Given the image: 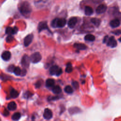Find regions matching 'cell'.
Here are the masks:
<instances>
[{
	"mask_svg": "<svg viewBox=\"0 0 121 121\" xmlns=\"http://www.w3.org/2000/svg\"><path fill=\"white\" fill-rule=\"evenodd\" d=\"M72 71V67L70 63H69L67 64L66 68L65 69V71L67 73H70Z\"/></svg>",
	"mask_w": 121,
	"mask_h": 121,
	"instance_id": "26",
	"label": "cell"
},
{
	"mask_svg": "<svg viewBox=\"0 0 121 121\" xmlns=\"http://www.w3.org/2000/svg\"><path fill=\"white\" fill-rule=\"evenodd\" d=\"M41 85V82L40 81H38L36 84H35V86L36 87H39Z\"/></svg>",
	"mask_w": 121,
	"mask_h": 121,
	"instance_id": "31",
	"label": "cell"
},
{
	"mask_svg": "<svg viewBox=\"0 0 121 121\" xmlns=\"http://www.w3.org/2000/svg\"><path fill=\"white\" fill-rule=\"evenodd\" d=\"M49 72L51 75H55L56 76H59L61 74L62 72V69L59 67L58 66L54 65L52 66L49 69Z\"/></svg>",
	"mask_w": 121,
	"mask_h": 121,
	"instance_id": "4",
	"label": "cell"
},
{
	"mask_svg": "<svg viewBox=\"0 0 121 121\" xmlns=\"http://www.w3.org/2000/svg\"><path fill=\"white\" fill-rule=\"evenodd\" d=\"M19 9L20 13L26 17H28L31 12V7L27 2H23L19 7Z\"/></svg>",
	"mask_w": 121,
	"mask_h": 121,
	"instance_id": "1",
	"label": "cell"
},
{
	"mask_svg": "<svg viewBox=\"0 0 121 121\" xmlns=\"http://www.w3.org/2000/svg\"><path fill=\"white\" fill-rule=\"evenodd\" d=\"M46 29H47L49 31L50 30L48 27L46 21H42L40 22L38 26V30L39 32H40L43 30H46Z\"/></svg>",
	"mask_w": 121,
	"mask_h": 121,
	"instance_id": "8",
	"label": "cell"
},
{
	"mask_svg": "<svg viewBox=\"0 0 121 121\" xmlns=\"http://www.w3.org/2000/svg\"><path fill=\"white\" fill-rule=\"evenodd\" d=\"M5 32L7 34L10 35H12V34H14L13 28H12L10 26H9V27L6 28V30H5Z\"/></svg>",
	"mask_w": 121,
	"mask_h": 121,
	"instance_id": "24",
	"label": "cell"
},
{
	"mask_svg": "<svg viewBox=\"0 0 121 121\" xmlns=\"http://www.w3.org/2000/svg\"><path fill=\"white\" fill-rule=\"evenodd\" d=\"M64 91L67 93V94H72L73 93V89L72 88V87L70 86H65V87L64 89Z\"/></svg>",
	"mask_w": 121,
	"mask_h": 121,
	"instance_id": "23",
	"label": "cell"
},
{
	"mask_svg": "<svg viewBox=\"0 0 121 121\" xmlns=\"http://www.w3.org/2000/svg\"><path fill=\"white\" fill-rule=\"evenodd\" d=\"M30 61H30V57H29L26 55H25L23 56L21 60V62L22 66L25 68L28 67Z\"/></svg>",
	"mask_w": 121,
	"mask_h": 121,
	"instance_id": "6",
	"label": "cell"
},
{
	"mask_svg": "<svg viewBox=\"0 0 121 121\" xmlns=\"http://www.w3.org/2000/svg\"><path fill=\"white\" fill-rule=\"evenodd\" d=\"M85 13L87 16H91L93 13L92 8L89 6H86L85 8Z\"/></svg>",
	"mask_w": 121,
	"mask_h": 121,
	"instance_id": "16",
	"label": "cell"
},
{
	"mask_svg": "<svg viewBox=\"0 0 121 121\" xmlns=\"http://www.w3.org/2000/svg\"><path fill=\"white\" fill-rule=\"evenodd\" d=\"M34 36L32 34L28 35L25 37L24 40V44L26 47L28 46L32 42Z\"/></svg>",
	"mask_w": 121,
	"mask_h": 121,
	"instance_id": "7",
	"label": "cell"
},
{
	"mask_svg": "<svg viewBox=\"0 0 121 121\" xmlns=\"http://www.w3.org/2000/svg\"><path fill=\"white\" fill-rule=\"evenodd\" d=\"M110 26L112 28L118 27L120 25V21L118 18H115L111 20L110 22Z\"/></svg>",
	"mask_w": 121,
	"mask_h": 121,
	"instance_id": "12",
	"label": "cell"
},
{
	"mask_svg": "<svg viewBox=\"0 0 121 121\" xmlns=\"http://www.w3.org/2000/svg\"><path fill=\"white\" fill-rule=\"evenodd\" d=\"M91 21L94 25L96 26H98L101 23V20L97 18H92L91 19Z\"/></svg>",
	"mask_w": 121,
	"mask_h": 121,
	"instance_id": "21",
	"label": "cell"
},
{
	"mask_svg": "<svg viewBox=\"0 0 121 121\" xmlns=\"http://www.w3.org/2000/svg\"><path fill=\"white\" fill-rule=\"evenodd\" d=\"M26 70L25 68H24L21 70V73L20 76H24L26 74Z\"/></svg>",
	"mask_w": 121,
	"mask_h": 121,
	"instance_id": "30",
	"label": "cell"
},
{
	"mask_svg": "<svg viewBox=\"0 0 121 121\" xmlns=\"http://www.w3.org/2000/svg\"><path fill=\"white\" fill-rule=\"evenodd\" d=\"M52 91L55 94H59L61 92V89L59 86L57 85L53 87L52 89Z\"/></svg>",
	"mask_w": 121,
	"mask_h": 121,
	"instance_id": "17",
	"label": "cell"
},
{
	"mask_svg": "<svg viewBox=\"0 0 121 121\" xmlns=\"http://www.w3.org/2000/svg\"><path fill=\"white\" fill-rule=\"evenodd\" d=\"M55 81L54 79L52 78L47 79L45 82V85L47 87H52L54 86Z\"/></svg>",
	"mask_w": 121,
	"mask_h": 121,
	"instance_id": "18",
	"label": "cell"
},
{
	"mask_svg": "<svg viewBox=\"0 0 121 121\" xmlns=\"http://www.w3.org/2000/svg\"><path fill=\"white\" fill-rule=\"evenodd\" d=\"M14 74L16 76H20L21 75V69H20L19 67H16L15 68V69L14 70Z\"/></svg>",
	"mask_w": 121,
	"mask_h": 121,
	"instance_id": "25",
	"label": "cell"
},
{
	"mask_svg": "<svg viewBox=\"0 0 121 121\" xmlns=\"http://www.w3.org/2000/svg\"><path fill=\"white\" fill-rule=\"evenodd\" d=\"M10 95L12 98H15L18 97L19 94H18V92L16 90L14 89V88H12L10 91Z\"/></svg>",
	"mask_w": 121,
	"mask_h": 121,
	"instance_id": "19",
	"label": "cell"
},
{
	"mask_svg": "<svg viewBox=\"0 0 121 121\" xmlns=\"http://www.w3.org/2000/svg\"><path fill=\"white\" fill-rule=\"evenodd\" d=\"M11 57V53L9 51H4L1 54V58L2 59L5 60L7 61L9 60Z\"/></svg>",
	"mask_w": 121,
	"mask_h": 121,
	"instance_id": "13",
	"label": "cell"
},
{
	"mask_svg": "<svg viewBox=\"0 0 121 121\" xmlns=\"http://www.w3.org/2000/svg\"><path fill=\"white\" fill-rule=\"evenodd\" d=\"M103 43H106L107 46L112 48L115 47L117 44V43L113 36H111L109 38L108 36H105L104 38Z\"/></svg>",
	"mask_w": 121,
	"mask_h": 121,
	"instance_id": "2",
	"label": "cell"
},
{
	"mask_svg": "<svg viewBox=\"0 0 121 121\" xmlns=\"http://www.w3.org/2000/svg\"><path fill=\"white\" fill-rule=\"evenodd\" d=\"M66 24V20L64 18H55L52 22V26L54 27H63Z\"/></svg>",
	"mask_w": 121,
	"mask_h": 121,
	"instance_id": "3",
	"label": "cell"
},
{
	"mask_svg": "<svg viewBox=\"0 0 121 121\" xmlns=\"http://www.w3.org/2000/svg\"><path fill=\"white\" fill-rule=\"evenodd\" d=\"M20 117H21V114L19 112H15L12 115L11 119L12 120H14V121H17L19 119H20Z\"/></svg>",
	"mask_w": 121,
	"mask_h": 121,
	"instance_id": "22",
	"label": "cell"
},
{
	"mask_svg": "<svg viewBox=\"0 0 121 121\" xmlns=\"http://www.w3.org/2000/svg\"><path fill=\"white\" fill-rule=\"evenodd\" d=\"M119 40L120 42H121V38H120L119 39Z\"/></svg>",
	"mask_w": 121,
	"mask_h": 121,
	"instance_id": "32",
	"label": "cell"
},
{
	"mask_svg": "<svg viewBox=\"0 0 121 121\" xmlns=\"http://www.w3.org/2000/svg\"><path fill=\"white\" fill-rule=\"evenodd\" d=\"M8 109L10 111H14L17 108V104L14 102H10L8 104Z\"/></svg>",
	"mask_w": 121,
	"mask_h": 121,
	"instance_id": "15",
	"label": "cell"
},
{
	"mask_svg": "<svg viewBox=\"0 0 121 121\" xmlns=\"http://www.w3.org/2000/svg\"><path fill=\"white\" fill-rule=\"evenodd\" d=\"M74 47L78 49V50H85L86 49L87 47L86 46L85 44H83V43H76L74 44Z\"/></svg>",
	"mask_w": 121,
	"mask_h": 121,
	"instance_id": "14",
	"label": "cell"
},
{
	"mask_svg": "<svg viewBox=\"0 0 121 121\" xmlns=\"http://www.w3.org/2000/svg\"><path fill=\"white\" fill-rule=\"evenodd\" d=\"M13 39H14L13 37L9 35V36H8L7 37V38L6 39V41L8 43H10V42H11L13 40Z\"/></svg>",
	"mask_w": 121,
	"mask_h": 121,
	"instance_id": "27",
	"label": "cell"
},
{
	"mask_svg": "<svg viewBox=\"0 0 121 121\" xmlns=\"http://www.w3.org/2000/svg\"><path fill=\"white\" fill-rule=\"evenodd\" d=\"M78 22V19L76 17H72L68 21V25L70 28H73L75 26Z\"/></svg>",
	"mask_w": 121,
	"mask_h": 121,
	"instance_id": "11",
	"label": "cell"
},
{
	"mask_svg": "<svg viewBox=\"0 0 121 121\" xmlns=\"http://www.w3.org/2000/svg\"><path fill=\"white\" fill-rule=\"evenodd\" d=\"M30 59L31 62L32 63H36L41 60L42 59V56L39 52H35L31 54L30 57Z\"/></svg>",
	"mask_w": 121,
	"mask_h": 121,
	"instance_id": "5",
	"label": "cell"
},
{
	"mask_svg": "<svg viewBox=\"0 0 121 121\" xmlns=\"http://www.w3.org/2000/svg\"><path fill=\"white\" fill-rule=\"evenodd\" d=\"M72 85L75 88V89H78L79 87V85L77 81H73L72 82Z\"/></svg>",
	"mask_w": 121,
	"mask_h": 121,
	"instance_id": "28",
	"label": "cell"
},
{
	"mask_svg": "<svg viewBox=\"0 0 121 121\" xmlns=\"http://www.w3.org/2000/svg\"><path fill=\"white\" fill-rule=\"evenodd\" d=\"M107 9V6L104 4H101L98 6L96 9V12L98 14L104 13Z\"/></svg>",
	"mask_w": 121,
	"mask_h": 121,
	"instance_id": "10",
	"label": "cell"
},
{
	"mask_svg": "<svg viewBox=\"0 0 121 121\" xmlns=\"http://www.w3.org/2000/svg\"><path fill=\"white\" fill-rule=\"evenodd\" d=\"M85 40L86 41H88L90 42L94 41L95 40V37L94 35L91 34H88L85 36Z\"/></svg>",
	"mask_w": 121,
	"mask_h": 121,
	"instance_id": "20",
	"label": "cell"
},
{
	"mask_svg": "<svg viewBox=\"0 0 121 121\" xmlns=\"http://www.w3.org/2000/svg\"><path fill=\"white\" fill-rule=\"evenodd\" d=\"M43 115L44 118L46 120H50L52 117V112L50 109L48 108H46L44 111Z\"/></svg>",
	"mask_w": 121,
	"mask_h": 121,
	"instance_id": "9",
	"label": "cell"
},
{
	"mask_svg": "<svg viewBox=\"0 0 121 121\" xmlns=\"http://www.w3.org/2000/svg\"><path fill=\"white\" fill-rule=\"evenodd\" d=\"M15 67L13 65H11L8 68V70L9 72H14V70L15 69Z\"/></svg>",
	"mask_w": 121,
	"mask_h": 121,
	"instance_id": "29",
	"label": "cell"
}]
</instances>
